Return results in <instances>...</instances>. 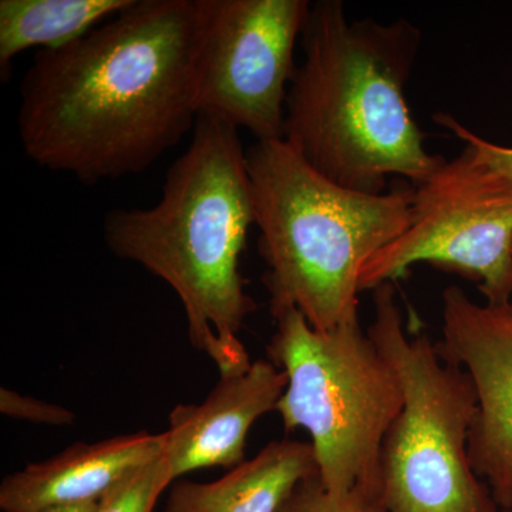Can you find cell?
<instances>
[{"instance_id": "ac0fdd59", "label": "cell", "mask_w": 512, "mask_h": 512, "mask_svg": "<svg viewBox=\"0 0 512 512\" xmlns=\"http://www.w3.org/2000/svg\"><path fill=\"white\" fill-rule=\"evenodd\" d=\"M99 503H82L72 505H56V507L40 508L26 512H96Z\"/></svg>"}, {"instance_id": "9a60e30c", "label": "cell", "mask_w": 512, "mask_h": 512, "mask_svg": "<svg viewBox=\"0 0 512 512\" xmlns=\"http://www.w3.org/2000/svg\"><path fill=\"white\" fill-rule=\"evenodd\" d=\"M173 481L163 453L104 495L96 512H153L158 498Z\"/></svg>"}, {"instance_id": "6da1fadb", "label": "cell", "mask_w": 512, "mask_h": 512, "mask_svg": "<svg viewBox=\"0 0 512 512\" xmlns=\"http://www.w3.org/2000/svg\"><path fill=\"white\" fill-rule=\"evenodd\" d=\"M198 45V0H134L39 50L16 117L26 156L89 185L148 170L197 123Z\"/></svg>"}, {"instance_id": "e0dca14e", "label": "cell", "mask_w": 512, "mask_h": 512, "mask_svg": "<svg viewBox=\"0 0 512 512\" xmlns=\"http://www.w3.org/2000/svg\"><path fill=\"white\" fill-rule=\"evenodd\" d=\"M434 120L440 126L453 131L463 143H466V146L473 151L474 157L480 163L487 165L491 170L497 171V173L512 180V147L491 143V141L477 136L473 131L464 127L460 121L450 116V114H437Z\"/></svg>"}, {"instance_id": "8992f818", "label": "cell", "mask_w": 512, "mask_h": 512, "mask_svg": "<svg viewBox=\"0 0 512 512\" xmlns=\"http://www.w3.org/2000/svg\"><path fill=\"white\" fill-rule=\"evenodd\" d=\"M269 360L288 376L276 412L305 429L322 484L333 493L380 485L384 437L403 407L399 379L359 318L318 330L295 308L274 315Z\"/></svg>"}, {"instance_id": "5b68a950", "label": "cell", "mask_w": 512, "mask_h": 512, "mask_svg": "<svg viewBox=\"0 0 512 512\" xmlns=\"http://www.w3.org/2000/svg\"><path fill=\"white\" fill-rule=\"evenodd\" d=\"M373 302L367 335L403 392L380 454L386 512H498L468 454L478 410L471 377L444 360L429 336L409 332L390 282L373 289Z\"/></svg>"}, {"instance_id": "8fae6325", "label": "cell", "mask_w": 512, "mask_h": 512, "mask_svg": "<svg viewBox=\"0 0 512 512\" xmlns=\"http://www.w3.org/2000/svg\"><path fill=\"white\" fill-rule=\"evenodd\" d=\"M165 436L147 431L77 443L50 460L3 478L0 508L26 512L56 505L99 503L117 484L163 456Z\"/></svg>"}, {"instance_id": "9c48e42d", "label": "cell", "mask_w": 512, "mask_h": 512, "mask_svg": "<svg viewBox=\"0 0 512 512\" xmlns=\"http://www.w3.org/2000/svg\"><path fill=\"white\" fill-rule=\"evenodd\" d=\"M437 348L471 377L478 400L468 440L471 466L498 508L512 511V298L477 303L448 286Z\"/></svg>"}, {"instance_id": "52a82bcc", "label": "cell", "mask_w": 512, "mask_h": 512, "mask_svg": "<svg viewBox=\"0 0 512 512\" xmlns=\"http://www.w3.org/2000/svg\"><path fill=\"white\" fill-rule=\"evenodd\" d=\"M406 231L360 272V292L392 284L414 264H430L476 281L488 303L512 298V180L467 146L413 185Z\"/></svg>"}, {"instance_id": "5bb4252c", "label": "cell", "mask_w": 512, "mask_h": 512, "mask_svg": "<svg viewBox=\"0 0 512 512\" xmlns=\"http://www.w3.org/2000/svg\"><path fill=\"white\" fill-rule=\"evenodd\" d=\"M278 512H386V508L377 488L356 485L345 493H333L315 473L296 485Z\"/></svg>"}, {"instance_id": "3957f363", "label": "cell", "mask_w": 512, "mask_h": 512, "mask_svg": "<svg viewBox=\"0 0 512 512\" xmlns=\"http://www.w3.org/2000/svg\"><path fill=\"white\" fill-rule=\"evenodd\" d=\"M238 131L198 116L190 146L168 168L160 200L111 210L103 221L111 254L143 266L177 293L191 345L221 377L252 365L238 333L256 309L239 271L255 210Z\"/></svg>"}, {"instance_id": "7a4b0ae2", "label": "cell", "mask_w": 512, "mask_h": 512, "mask_svg": "<svg viewBox=\"0 0 512 512\" xmlns=\"http://www.w3.org/2000/svg\"><path fill=\"white\" fill-rule=\"evenodd\" d=\"M303 60L286 97L284 141L348 190L383 194L389 178L423 183L446 158L424 146L406 87L421 32L406 19L346 18L340 0L311 3Z\"/></svg>"}, {"instance_id": "ffe728a7", "label": "cell", "mask_w": 512, "mask_h": 512, "mask_svg": "<svg viewBox=\"0 0 512 512\" xmlns=\"http://www.w3.org/2000/svg\"><path fill=\"white\" fill-rule=\"evenodd\" d=\"M508 512H512V511H508Z\"/></svg>"}, {"instance_id": "30bf717a", "label": "cell", "mask_w": 512, "mask_h": 512, "mask_svg": "<svg viewBox=\"0 0 512 512\" xmlns=\"http://www.w3.org/2000/svg\"><path fill=\"white\" fill-rule=\"evenodd\" d=\"M288 376L272 360H255L241 375L221 377L200 404H178L164 431V457L174 480L200 468L245 461L249 430L276 410Z\"/></svg>"}, {"instance_id": "4fadbf2b", "label": "cell", "mask_w": 512, "mask_h": 512, "mask_svg": "<svg viewBox=\"0 0 512 512\" xmlns=\"http://www.w3.org/2000/svg\"><path fill=\"white\" fill-rule=\"evenodd\" d=\"M134 0H0V72L28 49L56 50L119 15Z\"/></svg>"}, {"instance_id": "7c38bea8", "label": "cell", "mask_w": 512, "mask_h": 512, "mask_svg": "<svg viewBox=\"0 0 512 512\" xmlns=\"http://www.w3.org/2000/svg\"><path fill=\"white\" fill-rule=\"evenodd\" d=\"M315 473L311 443L272 441L220 480L175 484L164 512H278L296 485Z\"/></svg>"}, {"instance_id": "ba28073f", "label": "cell", "mask_w": 512, "mask_h": 512, "mask_svg": "<svg viewBox=\"0 0 512 512\" xmlns=\"http://www.w3.org/2000/svg\"><path fill=\"white\" fill-rule=\"evenodd\" d=\"M309 0H198V116H210L256 141L284 140L295 46Z\"/></svg>"}, {"instance_id": "2e32d148", "label": "cell", "mask_w": 512, "mask_h": 512, "mask_svg": "<svg viewBox=\"0 0 512 512\" xmlns=\"http://www.w3.org/2000/svg\"><path fill=\"white\" fill-rule=\"evenodd\" d=\"M0 412L12 419L50 424V426H70L76 420L74 413L66 407L46 403L35 397L23 396L5 387L0 389Z\"/></svg>"}, {"instance_id": "277c9868", "label": "cell", "mask_w": 512, "mask_h": 512, "mask_svg": "<svg viewBox=\"0 0 512 512\" xmlns=\"http://www.w3.org/2000/svg\"><path fill=\"white\" fill-rule=\"evenodd\" d=\"M247 161L272 316L295 308L318 330L359 318L360 272L406 231L413 185L348 190L284 140L255 141Z\"/></svg>"}, {"instance_id": "d6986e66", "label": "cell", "mask_w": 512, "mask_h": 512, "mask_svg": "<svg viewBox=\"0 0 512 512\" xmlns=\"http://www.w3.org/2000/svg\"><path fill=\"white\" fill-rule=\"evenodd\" d=\"M511 256H512V251H511Z\"/></svg>"}]
</instances>
